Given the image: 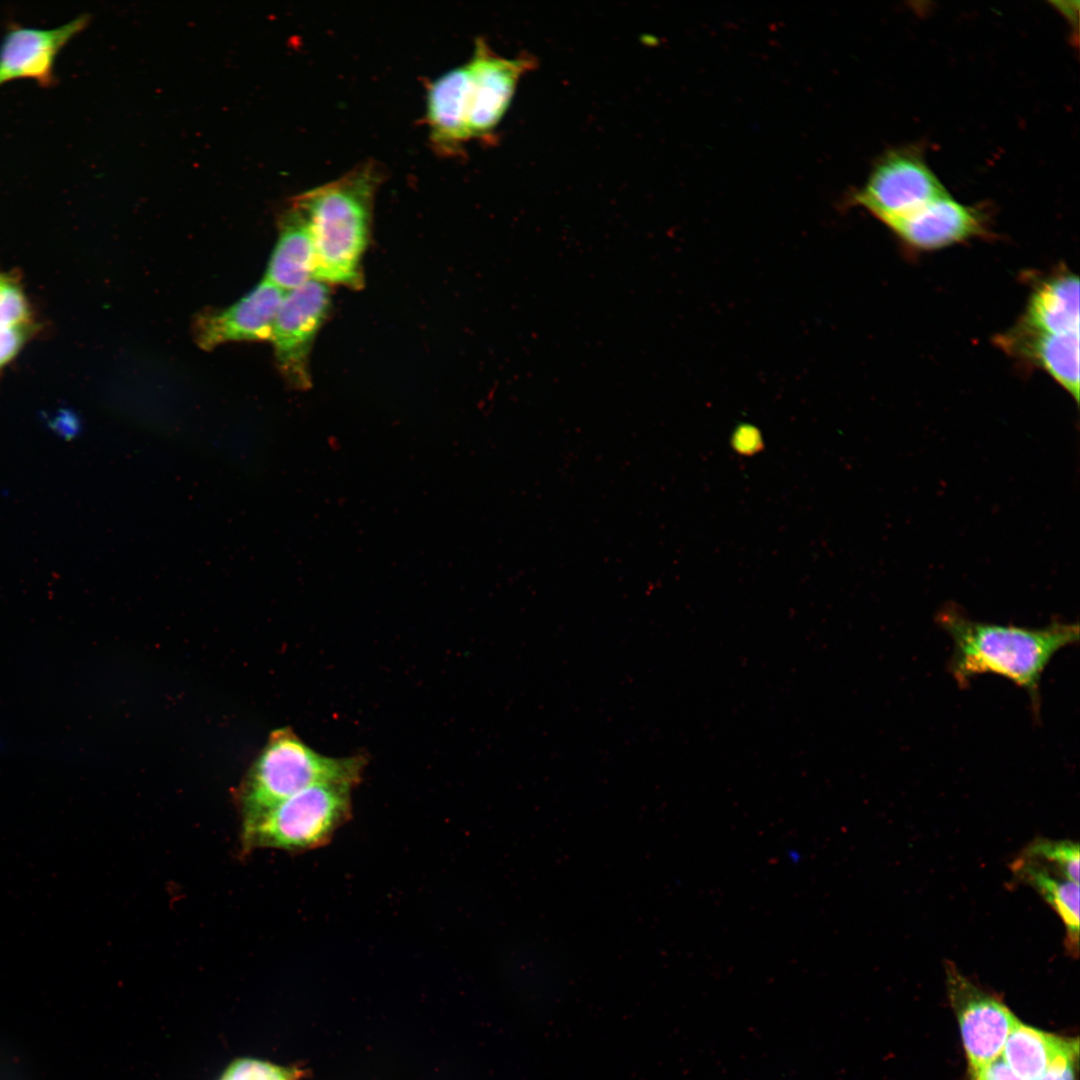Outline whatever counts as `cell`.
<instances>
[{
	"label": "cell",
	"instance_id": "8",
	"mask_svg": "<svg viewBox=\"0 0 1080 1080\" xmlns=\"http://www.w3.org/2000/svg\"><path fill=\"white\" fill-rule=\"evenodd\" d=\"M470 71L468 132L471 139L491 136L506 113L520 78L536 65L533 56L505 58L479 38L467 62Z\"/></svg>",
	"mask_w": 1080,
	"mask_h": 1080
},
{
	"label": "cell",
	"instance_id": "20",
	"mask_svg": "<svg viewBox=\"0 0 1080 1080\" xmlns=\"http://www.w3.org/2000/svg\"><path fill=\"white\" fill-rule=\"evenodd\" d=\"M33 326L31 311L16 280L0 274V328Z\"/></svg>",
	"mask_w": 1080,
	"mask_h": 1080
},
{
	"label": "cell",
	"instance_id": "16",
	"mask_svg": "<svg viewBox=\"0 0 1080 1080\" xmlns=\"http://www.w3.org/2000/svg\"><path fill=\"white\" fill-rule=\"evenodd\" d=\"M1016 877L1035 889L1057 913L1065 928L1064 947L1071 956L1079 952V883L1021 857L1012 863Z\"/></svg>",
	"mask_w": 1080,
	"mask_h": 1080
},
{
	"label": "cell",
	"instance_id": "6",
	"mask_svg": "<svg viewBox=\"0 0 1080 1080\" xmlns=\"http://www.w3.org/2000/svg\"><path fill=\"white\" fill-rule=\"evenodd\" d=\"M330 304L328 284L311 279L288 291L278 309L270 340L276 367L291 388L311 386L309 356Z\"/></svg>",
	"mask_w": 1080,
	"mask_h": 1080
},
{
	"label": "cell",
	"instance_id": "9",
	"mask_svg": "<svg viewBox=\"0 0 1080 1080\" xmlns=\"http://www.w3.org/2000/svg\"><path fill=\"white\" fill-rule=\"evenodd\" d=\"M89 19L83 14L52 28L11 24L0 43V87L20 79L33 80L43 88L54 86L60 52L85 29Z\"/></svg>",
	"mask_w": 1080,
	"mask_h": 1080
},
{
	"label": "cell",
	"instance_id": "14",
	"mask_svg": "<svg viewBox=\"0 0 1080 1080\" xmlns=\"http://www.w3.org/2000/svg\"><path fill=\"white\" fill-rule=\"evenodd\" d=\"M314 250L306 216L294 204L280 218L279 236L265 279L291 291L313 279Z\"/></svg>",
	"mask_w": 1080,
	"mask_h": 1080
},
{
	"label": "cell",
	"instance_id": "22",
	"mask_svg": "<svg viewBox=\"0 0 1080 1080\" xmlns=\"http://www.w3.org/2000/svg\"><path fill=\"white\" fill-rule=\"evenodd\" d=\"M32 330L33 326L0 328V368L16 356Z\"/></svg>",
	"mask_w": 1080,
	"mask_h": 1080
},
{
	"label": "cell",
	"instance_id": "17",
	"mask_svg": "<svg viewBox=\"0 0 1080 1080\" xmlns=\"http://www.w3.org/2000/svg\"><path fill=\"white\" fill-rule=\"evenodd\" d=\"M1064 1040L1018 1021L1009 1033L1000 1056L1021 1079L1037 1080Z\"/></svg>",
	"mask_w": 1080,
	"mask_h": 1080
},
{
	"label": "cell",
	"instance_id": "21",
	"mask_svg": "<svg viewBox=\"0 0 1080 1080\" xmlns=\"http://www.w3.org/2000/svg\"><path fill=\"white\" fill-rule=\"evenodd\" d=\"M1078 1041L1065 1039L1037 1080H1076Z\"/></svg>",
	"mask_w": 1080,
	"mask_h": 1080
},
{
	"label": "cell",
	"instance_id": "24",
	"mask_svg": "<svg viewBox=\"0 0 1080 1080\" xmlns=\"http://www.w3.org/2000/svg\"><path fill=\"white\" fill-rule=\"evenodd\" d=\"M732 444L737 452L742 454H753L762 447V440L757 430L751 426L744 425L734 432Z\"/></svg>",
	"mask_w": 1080,
	"mask_h": 1080
},
{
	"label": "cell",
	"instance_id": "7",
	"mask_svg": "<svg viewBox=\"0 0 1080 1080\" xmlns=\"http://www.w3.org/2000/svg\"><path fill=\"white\" fill-rule=\"evenodd\" d=\"M945 974L948 996L973 1072L1001 1055L1018 1020L1001 1000L978 987L953 962H945Z\"/></svg>",
	"mask_w": 1080,
	"mask_h": 1080
},
{
	"label": "cell",
	"instance_id": "13",
	"mask_svg": "<svg viewBox=\"0 0 1080 1080\" xmlns=\"http://www.w3.org/2000/svg\"><path fill=\"white\" fill-rule=\"evenodd\" d=\"M1007 351L1045 370L1079 402V332L1047 334L1017 326L999 339Z\"/></svg>",
	"mask_w": 1080,
	"mask_h": 1080
},
{
	"label": "cell",
	"instance_id": "5",
	"mask_svg": "<svg viewBox=\"0 0 1080 1080\" xmlns=\"http://www.w3.org/2000/svg\"><path fill=\"white\" fill-rule=\"evenodd\" d=\"M945 193L947 190L921 154L900 148L880 158L850 201L887 226Z\"/></svg>",
	"mask_w": 1080,
	"mask_h": 1080
},
{
	"label": "cell",
	"instance_id": "10",
	"mask_svg": "<svg viewBox=\"0 0 1080 1080\" xmlns=\"http://www.w3.org/2000/svg\"><path fill=\"white\" fill-rule=\"evenodd\" d=\"M285 294L264 278L231 306L200 312L192 324L194 341L208 351L230 341L270 340Z\"/></svg>",
	"mask_w": 1080,
	"mask_h": 1080
},
{
	"label": "cell",
	"instance_id": "15",
	"mask_svg": "<svg viewBox=\"0 0 1080 1080\" xmlns=\"http://www.w3.org/2000/svg\"><path fill=\"white\" fill-rule=\"evenodd\" d=\"M1019 326L1040 333L1079 332V279L1071 272L1043 281L1029 299Z\"/></svg>",
	"mask_w": 1080,
	"mask_h": 1080
},
{
	"label": "cell",
	"instance_id": "1",
	"mask_svg": "<svg viewBox=\"0 0 1080 1080\" xmlns=\"http://www.w3.org/2000/svg\"><path fill=\"white\" fill-rule=\"evenodd\" d=\"M937 622L953 640L949 669L959 686L980 674L1002 676L1028 693L1036 712L1043 671L1059 650L1079 640L1077 623L999 625L971 620L953 606L942 609Z\"/></svg>",
	"mask_w": 1080,
	"mask_h": 1080
},
{
	"label": "cell",
	"instance_id": "25",
	"mask_svg": "<svg viewBox=\"0 0 1080 1080\" xmlns=\"http://www.w3.org/2000/svg\"><path fill=\"white\" fill-rule=\"evenodd\" d=\"M0 749H1V742H0Z\"/></svg>",
	"mask_w": 1080,
	"mask_h": 1080
},
{
	"label": "cell",
	"instance_id": "23",
	"mask_svg": "<svg viewBox=\"0 0 1080 1080\" xmlns=\"http://www.w3.org/2000/svg\"><path fill=\"white\" fill-rule=\"evenodd\" d=\"M971 1075L972 1080H1023L1005 1063L1001 1056L971 1072Z\"/></svg>",
	"mask_w": 1080,
	"mask_h": 1080
},
{
	"label": "cell",
	"instance_id": "11",
	"mask_svg": "<svg viewBox=\"0 0 1080 1080\" xmlns=\"http://www.w3.org/2000/svg\"><path fill=\"white\" fill-rule=\"evenodd\" d=\"M903 242L920 250H935L985 232L979 212L948 192L905 217L888 224Z\"/></svg>",
	"mask_w": 1080,
	"mask_h": 1080
},
{
	"label": "cell",
	"instance_id": "19",
	"mask_svg": "<svg viewBox=\"0 0 1080 1080\" xmlns=\"http://www.w3.org/2000/svg\"><path fill=\"white\" fill-rule=\"evenodd\" d=\"M308 1071L299 1065H279L253 1057L232 1060L217 1080H300Z\"/></svg>",
	"mask_w": 1080,
	"mask_h": 1080
},
{
	"label": "cell",
	"instance_id": "12",
	"mask_svg": "<svg viewBox=\"0 0 1080 1080\" xmlns=\"http://www.w3.org/2000/svg\"><path fill=\"white\" fill-rule=\"evenodd\" d=\"M470 71L467 63L433 80L426 94V122L433 146L456 154L470 140L468 132Z\"/></svg>",
	"mask_w": 1080,
	"mask_h": 1080
},
{
	"label": "cell",
	"instance_id": "3",
	"mask_svg": "<svg viewBox=\"0 0 1080 1080\" xmlns=\"http://www.w3.org/2000/svg\"><path fill=\"white\" fill-rule=\"evenodd\" d=\"M364 759L322 755L288 728L275 730L251 767L240 792L243 825L309 787L321 784L354 786Z\"/></svg>",
	"mask_w": 1080,
	"mask_h": 1080
},
{
	"label": "cell",
	"instance_id": "4",
	"mask_svg": "<svg viewBox=\"0 0 1080 1080\" xmlns=\"http://www.w3.org/2000/svg\"><path fill=\"white\" fill-rule=\"evenodd\" d=\"M351 788L321 784L285 799L243 825L244 847L296 851L323 845L350 814Z\"/></svg>",
	"mask_w": 1080,
	"mask_h": 1080
},
{
	"label": "cell",
	"instance_id": "2",
	"mask_svg": "<svg viewBox=\"0 0 1080 1080\" xmlns=\"http://www.w3.org/2000/svg\"><path fill=\"white\" fill-rule=\"evenodd\" d=\"M382 172L365 161L344 175L302 193L314 250L313 279L352 289L363 285L362 258L368 246L374 196Z\"/></svg>",
	"mask_w": 1080,
	"mask_h": 1080
},
{
	"label": "cell",
	"instance_id": "18",
	"mask_svg": "<svg viewBox=\"0 0 1080 1080\" xmlns=\"http://www.w3.org/2000/svg\"><path fill=\"white\" fill-rule=\"evenodd\" d=\"M1019 857L1035 862L1075 883H1079V845L1071 840L1037 838Z\"/></svg>",
	"mask_w": 1080,
	"mask_h": 1080
}]
</instances>
